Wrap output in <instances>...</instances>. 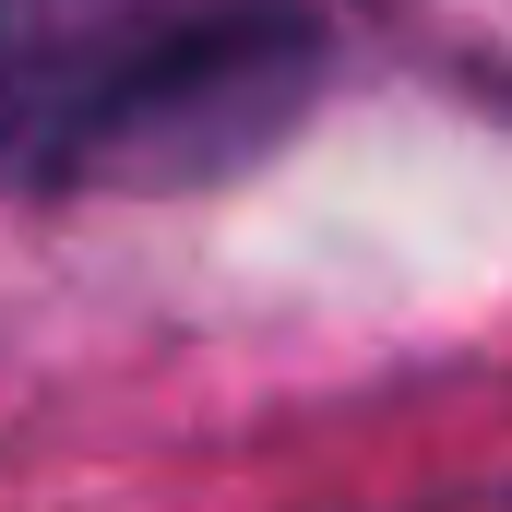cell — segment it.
<instances>
[{"instance_id":"1","label":"cell","mask_w":512,"mask_h":512,"mask_svg":"<svg viewBox=\"0 0 512 512\" xmlns=\"http://www.w3.org/2000/svg\"><path fill=\"white\" fill-rule=\"evenodd\" d=\"M310 84V0H0V191L227 179Z\"/></svg>"}]
</instances>
